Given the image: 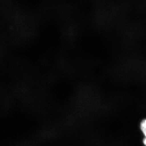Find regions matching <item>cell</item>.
Wrapping results in <instances>:
<instances>
[{
  "label": "cell",
  "mask_w": 146,
  "mask_h": 146,
  "mask_svg": "<svg viewBox=\"0 0 146 146\" xmlns=\"http://www.w3.org/2000/svg\"><path fill=\"white\" fill-rule=\"evenodd\" d=\"M143 143L144 145H145L146 146V136H145V138H144L143 140Z\"/></svg>",
  "instance_id": "2"
},
{
  "label": "cell",
  "mask_w": 146,
  "mask_h": 146,
  "mask_svg": "<svg viewBox=\"0 0 146 146\" xmlns=\"http://www.w3.org/2000/svg\"><path fill=\"white\" fill-rule=\"evenodd\" d=\"M141 128L145 137L146 136V119L143 120L141 124Z\"/></svg>",
  "instance_id": "1"
}]
</instances>
